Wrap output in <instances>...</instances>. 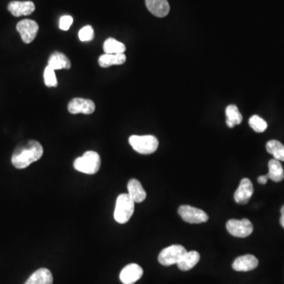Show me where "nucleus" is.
Wrapping results in <instances>:
<instances>
[{"label":"nucleus","instance_id":"27","mask_svg":"<svg viewBox=\"0 0 284 284\" xmlns=\"http://www.w3.org/2000/svg\"><path fill=\"white\" fill-rule=\"evenodd\" d=\"M73 19L71 16L64 15L61 17L60 20V29L63 31H67L70 29L71 25L73 24Z\"/></svg>","mask_w":284,"mask_h":284},{"label":"nucleus","instance_id":"28","mask_svg":"<svg viewBox=\"0 0 284 284\" xmlns=\"http://www.w3.org/2000/svg\"><path fill=\"white\" fill-rule=\"evenodd\" d=\"M268 180H269V177H268L267 175L266 176H259L258 179H257L259 183L262 184V185L267 183Z\"/></svg>","mask_w":284,"mask_h":284},{"label":"nucleus","instance_id":"18","mask_svg":"<svg viewBox=\"0 0 284 284\" xmlns=\"http://www.w3.org/2000/svg\"><path fill=\"white\" fill-rule=\"evenodd\" d=\"M126 56L124 53L121 54H104L100 56L98 63L103 68H107L114 65H123L126 63Z\"/></svg>","mask_w":284,"mask_h":284},{"label":"nucleus","instance_id":"17","mask_svg":"<svg viewBox=\"0 0 284 284\" xmlns=\"http://www.w3.org/2000/svg\"><path fill=\"white\" fill-rule=\"evenodd\" d=\"M53 276L50 270L40 269L33 272L24 284H52Z\"/></svg>","mask_w":284,"mask_h":284},{"label":"nucleus","instance_id":"8","mask_svg":"<svg viewBox=\"0 0 284 284\" xmlns=\"http://www.w3.org/2000/svg\"><path fill=\"white\" fill-rule=\"evenodd\" d=\"M17 30L20 33L23 42L26 44H30L31 42L34 41L36 35H37L39 26L35 21L25 19L17 23Z\"/></svg>","mask_w":284,"mask_h":284},{"label":"nucleus","instance_id":"9","mask_svg":"<svg viewBox=\"0 0 284 284\" xmlns=\"http://www.w3.org/2000/svg\"><path fill=\"white\" fill-rule=\"evenodd\" d=\"M95 109L93 101L83 98H74L68 104L69 112L73 115H90L95 111Z\"/></svg>","mask_w":284,"mask_h":284},{"label":"nucleus","instance_id":"12","mask_svg":"<svg viewBox=\"0 0 284 284\" xmlns=\"http://www.w3.org/2000/svg\"><path fill=\"white\" fill-rule=\"evenodd\" d=\"M258 264V260L255 256L247 254L237 257L232 264V268L237 272H249L255 269Z\"/></svg>","mask_w":284,"mask_h":284},{"label":"nucleus","instance_id":"7","mask_svg":"<svg viewBox=\"0 0 284 284\" xmlns=\"http://www.w3.org/2000/svg\"><path fill=\"white\" fill-rule=\"evenodd\" d=\"M178 213L182 220L186 223H205L209 220V216L205 212L191 205L180 206Z\"/></svg>","mask_w":284,"mask_h":284},{"label":"nucleus","instance_id":"15","mask_svg":"<svg viewBox=\"0 0 284 284\" xmlns=\"http://www.w3.org/2000/svg\"><path fill=\"white\" fill-rule=\"evenodd\" d=\"M128 194L135 202L141 203L146 198V192L139 181L135 179H130L127 184Z\"/></svg>","mask_w":284,"mask_h":284},{"label":"nucleus","instance_id":"16","mask_svg":"<svg viewBox=\"0 0 284 284\" xmlns=\"http://www.w3.org/2000/svg\"><path fill=\"white\" fill-rule=\"evenodd\" d=\"M48 66L54 70L62 69L68 70L71 67V63L70 60L63 53L54 51L48 59Z\"/></svg>","mask_w":284,"mask_h":284},{"label":"nucleus","instance_id":"24","mask_svg":"<svg viewBox=\"0 0 284 284\" xmlns=\"http://www.w3.org/2000/svg\"><path fill=\"white\" fill-rule=\"evenodd\" d=\"M249 124L257 133H263L268 128V123L258 116H253L249 120Z\"/></svg>","mask_w":284,"mask_h":284},{"label":"nucleus","instance_id":"13","mask_svg":"<svg viewBox=\"0 0 284 284\" xmlns=\"http://www.w3.org/2000/svg\"><path fill=\"white\" fill-rule=\"evenodd\" d=\"M7 9L14 17H21L32 14L35 10V5L31 1H12L8 4Z\"/></svg>","mask_w":284,"mask_h":284},{"label":"nucleus","instance_id":"11","mask_svg":"<svg viewBox=\"0 0 284 284\" xmlns=\"http://www.w3.org/2000/svg\"><path fill=\"white\" fill-rule=\"evenodd\" d=\"M143 275V269L137 264L126 266L120 272L119 278L123 284H134L141 279Z\"/></svg>","mask_w":284,"mask_h":284},{"label":"nucleus","instance_id":"2","mask_svg":"<svg viewBox=\"0 0 284 284\" xmlns=\"http://www.w3.org/2000/svg\"><path fill=\"white\" fill-rule=\"evenodd\" d=\"M101 159L99 154L94 151L85 152L82 157L75 160L73 167L78 172L88 175H94L99 172Z\"/></svg>","mask_w":284,"mask_h":284},{"label":"nucleus","instance_id":"19","mask_svg":"<svg viewBox=\"0 0 284 284\" xmlns=\"http://www.w3.org/2000/svg\"><path fill=\"white\" fill-rule=\"evenodd\" d=\"M200 257L199 253L197 251L186 252L178 262V267L182 271L191 270L199 262Z\"/></svg>","mask_w":284,"mask_h":284},{"label":"nucleus","instance_id":"14","mask_svg":"<svg viewBox=\"0 0 284 284\" xmlns=\"http://www.w3.org/2000/svg\"><path fill=\"white\" fill-rule=\"evenodd\" d=\"M145 4L149 12L156 17H165L170 11L167 0H145Z\"/></svg>","mask_w":284,"mask_h":284},{"label":"nucleus","instance_id":"3","mask_svg":"<svg viewBox=\"0 0 284 284\" xmlns=\"http://www.w3.org/2000/svg\"><path fill=\"white\" fill-rule=\"evenodd\" d=\"M135 201L131 199L128 194H122L116 200L114 217L117 223H127L135 212Z\"/></svg>","mask_w":284,"mask_h":284},{"label":"nucleus","instance_id":"20","mask_svg":"<svg viewBox=\"0 0 284 284\" xmlns=\"http://www.w3.org/2000/svg\"><path fill=\"white\" fill-rule=\"evenodd\" d=\"M268 177L273 182H281L284 179V170L279 160L272 159L269 162Z\"/></svg>","mask_w":284,"mask_h":284},{"label":"nucleus","instance_id":"10","mask_svg":"<svg viewBox=\"0 0 284 284\" xmlns=\"http://www.w3.org/2000/svg\"><path fill=\"white\" fill-rule=\"evenodd\" d=\"M254 194V185L250 179L245 178L240 182L239 186L235 191V200L238 204H245L250 201Z\"/></svg>","mask_w":284,"mask_h":284},{"label":"nucleus","instance_id":"26","mask_svg":"<svg viewBox=\"0 0 284 284\" xmlns=\"http://www.w3.org/2000/svg\"><path fill=\"white\" fill-rule=\"evenodd\" d=\"M79 37L82 42H88L93 40L94 30L91 26H86L82 28L79 32Z\"/></svg>","mask_w":284,"mask_h":284},{"label":"nucleus","instance_id":"29","mask_svg":"<svg viewBox=\"0 0 284 284\" xmlns=\"http://www.w3.org/2000/svg\"><path fill=\"white\" fill-rule=\"evenodd\" d=\"M279 222H280L281 226L284 228V204L282 205V207H281V217Z\"/></svg>","mask_w":284,"mask_h":284},{"label":"nucleus","instance_id":"5","mask_svg":"<svg viewBox=\"0 0 284 284\" xmlns=\"http://www.w3.org/2000/svg\"><path fill=\"white\" fill-rule=\"evenodd\" d=\"M187 252L185 247L181 245H172L163 249L159 254L158 260L162 266H171L177 264L178 262Z\"/></svg>","mask_w":284,"mask_h":284},{"label":"nucleus","instance_id":"22","mask_svg":"<svg viewBox=\"0 0 284 284\" xmlns=\"http://www.w3.org/2000/svg\"><path fill=\"white\" fill-rule=\"evenodd\" d=\"M104 51L105 54H121L126 51V46L114 38L110 37L104 43Z\"/></svg>","mask_w":284,"mask_h":284},{"label":"nucleus","instance_id":"25","mask_svg":"<svg viewBox=\"0 0 284 284\" xmlns=\"http://www.w3.org/2000/svg\"><path fill=\"white\" fill-rule=\"evenodd\" d=\"M55 70L51 68L48 65V67L45 68L44 72V79H45V83L48 87H57L58 82H57L56 75L54 73Z\"/></svg>","mask_w":284,"mask_h":284},{"label":"nucleus","instance_id":"21","mask_svg":"<svg viewBox=\"0 0 284 284\" xmlns=\"http://www.w3.org/2000/svg\"><path fill=\"white\" fill-rule=\"evenodd\" d=\"M226 123L228 127L233 128L242 122V116L236 106L232 104L226 108Z\"/></svg>","mask_w":284,"mask_h":284},{"label":"nucleus","instance_id":"6","mask_svg":"<svg viewBox=\"0 0 284 284\" xmlns=\"http://www.w3.org/2000/svg\"><path fill=\"white\" fill-rule=\"evenodd\" d=\"M226 226L228 232L237 238H247L254 232L252 223L247 219L228 220Z\"/></svg>","mask_w":284,"mask_h":284},{"label":"nucleus","instance_id":"4","mask_svg":"<svg viewBox=\"0 0 284 284\" xmlns=\"http://www.w3.org/2000/svg\"><path fill=\"white\" fill-rule=\"evenodd\" d=\"M129 145L140 154L149 155L157 151L159 141L154 135H133L129 137Z\"/></svg>","mask_w":284,"mask_h":284},{"label":"nucleus","instance_id":"23","mask_svg":"<svg viewBox=\"0 0 284 284\" xmlns=\"http://www.w3.org/2000/svg\"><path fill=\"white\" fill-rule=\"evenodd\" d=\"M266 149L276 160L284 161V145L276 140H271L266 144Z\"/></svg>","mask_w":284,"mask_h":284},{"label":"nucleus","instance_id":"1","mask_svg":"<svg viewBox=\"0 0 284 284\" xmlns=\"http://www.w3.org/2000/svg\"><path fill=\"white\" fill-rule=\"evenodd\" d=\"M44 148L40 142L30 140L17 145L11 157V162L17 169H25L42 157Z\"/></svg>","mask_w":284,"mask_h":284}]
</instances>
